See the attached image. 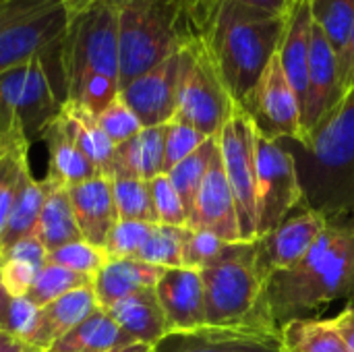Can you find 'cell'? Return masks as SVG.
Segmentation results:
<instances>
[{"instance_id": "1", "label": "cell", "mask_w": 354, "mask_h": 352, "mask_svg": "<svg viewBox=\"0 0 354 352\" xmlns=\"http://www.w3.org/2000/svg\"><path fill=\"white\" fill-rule=\"evenodd\" d=\"M340 299L354 303V224L330 222L295 268L266 280V305L280 328Z\"/></svg>"}, {"instance_id": "2", "label": "cell", "mask_w": 354, "mask_h": 352, "mask_svg": "<svg viewBox=\"0 0 354 352\" xmlns=\"http://www.w3.org/2000/svg\"><path fill=\"white\" fill-rule=\"evenodd\" d=\"M62 98L97 116L120 93L118 10L91 4L68 15L60 46Z\"/></svg>"}, {"instance_id": "3", "label": "cell", "mask_w": 354, "mask_h": 352, "mask_svg": "<svg viewBox=\"0 0 354 352\" xmlns=\"http://www.w3.org/2000/svg\"><path fill=\"white\" fill-rule=\"evenodd\" d=\"M286 17L218 0L205 41L226 89L241 108L247 106L272 58L278 54Z\"/></svg>"}, {"instance_id": "4", "label": "cell", "mask_w": 354, "mask_h": 352, "mask_svg": "<svg viewBox=\"0 0 354 352\" xmlns=\"http://www.w3.org/2000/svg\"><path fill=\"white\" fill-rule=\"evenodd\" d=\"M199 37L180 6L168 0H133L118 8L120 89L151 71L189 39Z\"/></svg>"}, {"instance_id": "5", "label": "cell", "mask_w": 354, "mask_h": 352, "mask_svg": "<svg viewBox=\"0 0 354 352\" xmlns=\"http://www.w3.org/2000/svg\"><path fill=\"white\" fill-rule=\"evenodd\" d=\"M201 280L207 326L280 330L266 305V282L253 268L251 243L234 257L201 270Z\"/></svg>"}, {"instance_id": "6", "label": "cell", "mask_w": 354, "mask_h": 352, "mask_svg": "<svg viewBox=\"0 0 354 352\" xmlns=\"http://www.w3.org/2000/svg\"><path fill=\"white\" fill-rule=\"evenodd\" d=\"M66 23L68 15L60 0H8L0 4V75L41 58L48 75L50 64L56 66L62 89L60 46Z\"/></svg>"}, {"instance_id": "7", "label": "cell", "mask_w": 354, "mask_h": 352, "mask_svg": "<svg viewBox=\"0 0 354 352\" xmlns=\"http://www.w3.org/2000/svg\"><path fill=\"white\" fill-rule=\"evenodd\" d=\"M234 108L236 102L222 81L205 35L189 39L180 48L178 106L172 120L187 122L205 137H216Z\"/></svg>"}, {"instance_id": "8", "label": "cell", "mask_w": 354, "mask_h": 352, "mask_svg": "<svg viewBox=\"0 0 354 352\" xmlns=\"http://www.w3.org/2000/svg\"><path fill=\"white\" fill-rule=\"evenodd\" d=\"M218 147L234 195L243 243L257 241L255 189H257V129L253 118L236 104L230 120L218 133Z\"/></svg>"}, {"instance_id": "9", "label": "cell", "mask_w": 354, "mask_h": 352, "mask_svg": "<svg viewBox=\"0 0 354 352\" xmlns=\"http://www.w3.org/2000/svg\"><path fill=\"white\" fill-rule=\"evenodd\" d=\"M303 201V185L297 162L280 141L257 131V189H255V228L257 239L280 226Z\"/></svg>"}, {"instance_id": "10", "label": "cell", "mask_w": 354, "mask_h": 352, "mask_svg": "<svg viewBox=\"0 0 354 352\" xmlns=\"http://www.w3.org/2000/svg\"><path fill=\"white\" fill-rule=\"evenodd\" d=\"M0 106L19 118L29 143L44 137L46 129L60 114L62 100L41 58H33L0 75Z\"/></svg>"}, {"instance_id": "11", "label": "cell", "mask_w": 354, "mask_h": 352, "mask_svg": "<svg viewBox=\"0 0 354 352\" xmlns=\"http://www.w3.org/2000/svg\"><path fill=\"white\" fill-rule=\"evenodd\" d=\"M328 214L322 210H305L295 218H286L272 232L251 243L253 268L266 282L270 276L295 268L319 241L328 228Z\"/></svg>"}, {"instance_id": "12", "label": "cell", "mask_w": 354, "mask_h": 352, "mask_svg": "<svg viewBox=\"0 0 354 352\" xmlns=\"http://www.w3.org/2000/svg\"><path fill=\"white\" fill-rule=\"evenodd\" d=\"M255 122V129L270 139H292L303 143V124H301V104L290 87L278 54L272 58L266 68L259 85L255 87L251 100L243 108Z\"/></svg>"}, {"instance_id": "13", "label": "cell", "mask_w": 354, "mask_h": 352, "mask_svg": "<svg viewBox=\"0 0 354 352\" xmlns=\"http://www.w3.org/2000/svg\"><path fill=\"white\" fill-rule=\"evenodd\" d=\"M178 81H180V50L143 73L127 87L120 89V98L135 112L145 127L168 124L176 116L178 106Z\"/></svg>"}, {"instance_id": "14", "label": "cell", "mask_w": 354, "mask_h": 352, "mask_svg": "<svg viewBox=\"0 0 354 352\" xmlns=\"http://www.w3.org/2000/svg\"><path fill=\"white\" fill-rule=\"evenodd\" d=\"M187 228L209 230L228 243H243L234 195L224 170L220 147L216 149L193 210L187 218Z\"/></svg>"}, {"instance_id": "15", "label": "cell", "mask_w": 354, "mask_h": 352, "mask_svg": "<svg viewBox=\"0 0 354 352\" xmlns=\"http://www.w3.org/2000/svg\"><path fill=\"white\" fill-rule=\"evenodd\" d=\"M153 352H284L280 330L266 328H197L170 332Z\"/></svg>"}, {"instance_id": "16", "label": "cell", "mask_w": 354, "mask_h": 352, "mask_svg": "<svg viewBox=\"0 0 354 352\" xmlns=\"http://www.w3.org/2000/svg\"><path fill=\"white\" fill-rule=\"evenodd\" d=\"M344 98L340 77H338V62L332 52L330 41L326 39L322 27L313 21L311 31V56H309V83H307V98L301 110V124H303V143H307L309 135L315 127L338 106Z\"/></svg>"}, {"instance_id": "17", "label": "cell", "mask_w": 354, "mask_h": 352, "mask_svg": "<svg viewBox=\"0 0 354 352\" xmlns=\"http://www.w3.org/2000/svg\"><path fill=\"white\" fill-rule=\"evenodd\" d=\"M156 295L166 315L168 334L207 326L201 272L189 268L164 270L156 284Z\"/></svg>"}, {"instance_id": "18", "label": "cell", "mask_w": 354, "mask_h": 352, "mask_svg": "<svg viewBox=\"0 0 354 352\" xmlns=\"http://www.w3.org/2000/svg\"><path fill=\"white\" fill-rule=\"evenodd\" d=\"M66 191L81 239L93 247L104 249L110 232L118 224L110 180L106 176H93L89 180L66 187Z\"/></svg>"}, {"instance_id": "19", "label": "cell", "mask_w": 354, "mask_h": 352, "mask_svg": "<svg viewBox=\"0 0 354 352\" xmlns=\"http://www.w3.org/2000/svg\"><path fill=\"white\" fill-rule=\"evenodd\" d=\"M330 170L346 168L354 162V83L338 106L315 127L303 145Z\"/></svg>"}, {"instance_id": "20", "label": "cell", "mask_w": 354, "mask_h": 352, "mask_svg": "<svg viewBox=\"0 0 354 352\" xmlns=\"http://www.w3.org/2000/svg\"><path fill=\"white\" fill-rule=\"evenodd\" d=\"M311 31H313V15L311 2L295 4L288 10L284 35L278 48L280 66L295 89L301 110L307 98V83H309V56H311Z\"/></svg>"}, {"instance_id": "21", "label": "cell", "mask_w": 354, "mask_h": 352, "mask_svg": "<svg viewBox=\"0 0 354 352\" xmlns=\"http://www.w3.org/2000/svg\"><path fill=\"white\" fill-rule=\"evenodd\" d=\"M164 274L162 268L145 263L141 259L131 257H108L104 268L93 278V293L97 307L110 309L124 297L143 290L153 288Z\"/></svg>"}, {"instance_id": "22", "label": "cell", "mask_w": 354, "mask_h": 352, "mask_svg": "<svg viewBox=\"0 0 354 352\" xmlns=\"http://www.w3.org/2000/svg\"><path fill=\"white\" fill-rule=\"evenodd\" d=\"M95 309H97V301H95L93 286L73 290L48 303L46 307L39 309L37 326L29 338V344L41 352H48L62 336H66Z\"/></svg>"}, {"instance_id": "23", "label": "cell", "mask_w": 354, "mask_h": 352, "mask_svg": "<svg viewBox=\"0 0 354 352\" xmlns=\"http://www.w3.org/2000/svg\"><path fill=\"white\" fill-rule=\"evenodd\" d=\"M164 141L166 124L145 127L133 139L116 145L106 178L110 180L116 176H131L151 180L164 174Z\"/></svg>"}, {"instance_id": "24", "label": "cell", "mask_w": 354, "mask_h": 352, "mask_svg": "<svg viewBox=\"0 0 354 352\" xmlns=\"http://www.w3.org/2000/svg\"><path fill=\"white\" fill-rule=\"evenodd\" d=\"M106 311L116 322V326L135 342L156 346L168 334L166 315L156 295V286L137 290Z\"/></svg>"}, {"instance_id": "25", "label": "cell", "mask_w": 354, "mask_h": 352, "mask_svg": "<svg viewBox=\"0 0 354 352\" xmlns=\"http://www.w3.org/2000/svg\"><path fill=\"white\" fill-rule=\"evenodd\" d=\"M41 139H46L48 143V154H50L48 178L50 180L62 187H71V185L89 180L93 176H102L100 170L89 162V158L77 145L62 112L46 129Z\"/></svg>"}, {"instance_id": "26", "label": "cell", "mask_w": 354, "mask_h": 352, "mask_svg": "<svg viewBox=\"0 0 354 352\" xmlns=\"http://www.w3.org/2000/svg\"><path fill=\"white\" fill-rule=\"evenodd\" d=\"M313 21L322 27L338 62L342 91L351 87V39L354 31V0H311Z\"/></svg>"}, {"instance_id": "27", "label": "cell", "mask_w": 354, "mask_h": 352, "mask_svg": "<svg viewBox=\"0 0 354 352\" xmlns=\"http://www.w3.org/2000/svg\"><path fill=\"white\" fill-rule=\"evenodd\" d=\"M46 183V199L39 212V220L35 226V239L44 245V249L56 251L64 245L83 241L75 214H73V205L68 199V191L66 187L50 180L48 176L44 178Z\"/></svg>"}, {"instance_id": "28", "label": "cell", "mask_w": 354, "mask_h": 352, "mask_svg": "<svg viewBox=\"0 0 354 352\" xmlns=\"http://www.w3.org/2000/svg\"><path fill=\"white\" fill-rule=\"evenodd\" d=\"M44 199H46V183L37 180L31 174V168L27 164L21 172L19 189H17V195L8 214V220L4 224V230L0 234V251L8 249L21 239L35 234Z\"/></svg>"}, {"instance_id": "29", "label": "cell", "mask_w": 354, "mask_h": 352, "mask_svg": "<svg viewBox=\"0 0 354 352\" xmlns=\"http://www.w3.org/2000/svg\"><path fill=\"white\" fill-rule=\"evenodd\" d=\"M133 342L135 340L116 326L108 311L97 307L89 317L75 326L48 352H106Z\"/></svg>"}, {"instance_id": "30", "label": "cell", "mask_w": 354, "mask_h": 352, "mask_svg": "<svg viewBox=\"0 0 354 352\" xmlns=\"http://www.w3.org/2000/svg\"><path fill=\"white\" fill-rule=\"evenodd\" d=\"M48 251L35 237H27L0 251V278L10 297H25L37 272L46 266Z\"/></svg>"}, {"instance_id": "31", "label": "cell", "mask_w": 354, "mask_h": 352, "mask_svg": "<svg viewBox=\"0 0 354 352\" xmlns=\"http://www.w3.org/2000/svg\"><path fill=\"white\" fill-rule=\"evenodd\" d=\"M60 112H62V116H64L77 145L81 147V151L100 170V174L106 176L108 168L112 164L116 145L102 131V127L97 124V118L87 108H83L79 104H73V102H64Z\"/></svg>"}, {"instance_id": "32", "label": "cell", "mask_w": 354, "mask_h": 352, "mask_svg": "<svg viewBox=\"0 0 354 352\" xmlns=\"http://www.w3.org/2000/svg\"><path fill=\"white\" fill-rule=\"evenodd\" d=\"M284 352H346L332 319L299 317L280 326Z\"/></svg>"}, {"instance_id": "33", "label": "cell", "mask_w": 354, "mask_h": 352, "mask_svg": "<svg viewBox=\"0 0 354 352\" xmlns=\"http://www.w3.org/2000/svg\"><path fill=\"white\" fill-rule=\"evenodd\" d=\"M218 149V135L216 137H207L189 158H185L180 164H176L166 176L170 178V183L174 185L183 205H185V212H187V218L193 210V203H195V197L201 189V183L207 174V168L212 164V158Z\"/></svg>"}, {"instance_id": "34", "label": "cell", "mask_w": 354, "mask_h": 352, "mask_svg": "<svg viewBox=\"0 0 354 352\" xmlns=\"http://www.w3.org/2000/svg\"><path fill=\"white\" fill-rule=\"evenodd\" d=\"M247 243H228L209 230H193L185 226L183 237V268L205 270L224 259L234 257Z\"/></svg>"}, {"instance_id": "35", "label": "cell", "mask_w": 354, "mask_h": 352, "mask_svg": "<svg viewBox=\"0 0 354 352\" xmlns=\"http://www.w3.org/2000/svg\"><path fill=\"white\" fill-rule=\"evenodd\" d=\"M112 195L118 212V220H135V222H149L158 224L149 180L131 178V176H116L110 178Z\"/></svg>"}, {"instance_id": "36", "label": "cell", "mask_w": 354, "mask_h": 352, "mask_svg": "<svg viewBox=\"0 0 354 352\" xmlns=\"http://www.w3.org/2000/svg\"><path fill=\"white\" fill-rule=\"evenodd\" d=\"M93 286V278L89 276H83V274H77V272H71L66 268H60V266H54V263H46L33 284L29 286L27 290V299L35 305V307H46L48 303L73 293V290H79V288H89Z\"/></svg>"}, {"instance_id": "37", "label": "cell", "mask_w": 354, "mask_h": 352, "mask_svg": "<svg viewBox=\"0 0 354 352\" xmlns=\"http://www.w3.org/2000/svg\"><path fill=\"white\" fill-rule=\"evenodd\" d=\"M183 237H185V226L180 228V226L153 224L137 259L158 266L162 270L183 268Z\"/></svg>"}, {"instance_id": "38", "label": "cell", "mask_w": 354, "mask_h": 352, "mask_svg": "<svg viewBox=\"0 0 354 352\" xmlns=\"http://www.w3.org/2000/svg\"><path fill=\"white\" fill-rule=\"evenodd\" d=\"M106 259H108L106 249L93 247L85 241H77V243L64 245L56 251H50L46 257V263H54V266L66 268L71 272L95 278V274L104 268Z\"/></svg>"}, {"instance_id": "39", "label": "cell", "mask_w": 354, "mask_h": 352, "mask_svg": "<svg viewBox=\"0 0 354 352\" xmlns=\"http://www.w3.org/2000/svg\"><path fill=\"white\" fill-rule=\"evenodd\" d=\"M95 118H97V124L102 127V131L108 135V139L114 145H120L143 131V124L139 122L135 112L127 106V102L120 98V93Z\"/></svg>"}, {"instance_id": "40", "label": "cell", "mask_w": 354, "mask_h": 352, "mask_svg": "<svg viewBox=\"0 0 354 352\" xmlns=\"http://www.w3.org/2000/svg\"><path fill=\"white\" fill-rule=\"evenodd\" d=\"M207 137L201 135L187 122L170 120L166 124V141H164V174H168L176 164L189 158Z\"/></svg>"}, {"instance_id": "41", "label": "cell", "mask_w": 354, "mask_h": 352, "mask_svg": "<svg viewBox=\"0 0 354 352\" xmlns=\"http://www.w3.org/2000/svg\"><path fill=\"white\" fill-rule=\"evenodd\" d=\"M153 224L149 222H135V220H118L114 230L106 241L108 257H131L137 259L141 247L145 245Z\"/></svg>"}, {"instance_id": "42", "label": "cell", "mask_w": 354, "mask_h": 352, "mask_svg": "<svg viewBox=\"0 0 354 352\" xmlns=\"http://www.w3.org/2000/svg\"><path fill=\"white\" fill-rule=\"evenodd\" d=\"M149 189H151V199H153L158 224L180 226V228L187 226L185 205H183L178 193L174 189V185L170 183V178L166 174H160V176L149 180Z\"/></svg>"}, {"instance_id": "43", "label": "cell", "mask_w": 354, "mask_h": 352, "mask_svg": "<svg viewBox=\"0 0 354 352\" xmlns=\"http://www.w3.org/2000/svg\"><path fill=\"white\" fill-rule=\"evenodd\" d=\"M37 317H39V307H35L27 297H12L6 311L4 332L29 344V338L37 326Z\"/></svg>"}, {"instance_id": "44", "label": "cell", "mask_w": 354, "mask_h": 352, "mask_svg": "<svg viewBox=\"0 0 354 352\" xmlns=\"http://www.w3.org/2000/svg\"><path fill=\"white\" fill-rule=\"evenodd\" d=\"M216 6H218V0H191V6H189V17H191V23L195 25V29L199 33H207L209 29V23L214 19V12H216Z\"/></svg>"}, {"instance_id": "45", "label": "cell", "mask_w": 354, "mask_h": 352, "mask_svg": "<svg viewBox=\"0 0 354 352\" xmlns=\"http://www.w3.org/2000/svg\"><path fill=\"white\" fill-rule=\"evenodd\" d=\"M332 324L340 334L346 352H354V303H348L336 317H332Z\"/></svg>"}, {"instance_id": "46", "label": "cell", "mask_w": 354, "mask_h": 352, "mask_svg": "<svg viewBox=\"0 0 354 352\" xmlns=\"http://www.w3.org/2000/svg\"><path fill=\"white\" fill-rule=\"evenodd\" d=\"M249 8H257L270 15H278V17H286L290 10V0H230Z\"/></svg>"}, {"instance_id": "47", "label": "cell", "mask_w": 354, "mask_h": 352, "mask_svg": "<svg viewBox=\"0 0 354 352\" xmlns=\"http://www.w3.org/2000/svg\"><path fill=\"white\" fill-rule=\"evenodd\" d=\"M62 2V6H64V10H66V15H73V12H79V10H83V8H87V6H91V4H108V6H112V8H120L122 4H127V2H133V0H60Z\"/></svg>"}, {"instance_id": "48", "label": "cell", "mask_w": 354, "mask_h": 352, "mask_svg": "<svg viewBox=\"0 0 354 352\" xmlns=\"http://www.w3.org/2000/svg\"><path fill=\"white\" fill-rule=\"evenodd\" d=\"M0 352H41L39 349L6 334L4 330H0Z\"/></svg>"}, {"instance_id": "49", "label": "cell", "mask_w": 354, "mask_h": 352, "mask_svg": "<svg viewBox=\"0 0 354 352\" xmlns=\"http://www.w3.org/2000/svg\"><path fill=\"white\" fill-rule=\"evenodd\" d=\"M17 124H21L19 118H17L8 108L0 106V139H4Z\"/></svg>"}, {"instance_id": "50", "label": "cell", "mask_w": 354, "mask_h": 352, "mask_svg": "<svg viewBox=\"0 0 354 352\" xmlns=\"http://www.w3.org/2000/svg\"><path fill=\"white\" fill-rule=\"evenodd\" d=\"M23 137H25L23 127H21V124H17V127H15V129L4 137V139H0V158H2V156H4V154H6L15 143H17V141H19V139H23Z\"/></svg>"}, {"instance_id": "51", "label": "cell", "mask_w": 354, "mask_h": 352, "mask_svg": "<svg viewBox=\"0 0 354 352\" xmlns=\"http://www.w3.org/2000/svg\"><path fill=\"white\" fill-rule=\"evenodd\" d=\"M10 295L6 293L2 278H0V330H4V322H6V311H8V303H10Z\"/></svg>"}, {"instance_id": "52", "label": "cell", "mask_w": 354, "mask_h": 352, "mask_svg": "<svg viewBox=\"0 0 354 352\" xmlns=\"http://www.w3.org/2000/svg\"><path fill=\"white\" fill-rule=\"evenodd\" d=\"M106 352H153V346H149V344H141V342H133V344H127V346L112 349V351H106Z\"/></svg>"}, {"instance_id": "53", "label": "cell", "mask_w": 354, "mask_h": 352, "mask_svg": "<svg viewBox=\"0 0 354 352\" xmlns=\"http://www.w3.org/2000/svg\"><path fill=\"white\" fill-rule=\"evenodd\" d=\"M354 83V31H353V39H351V87ZM348 87V89H351Z\"/></svg>"}, {"instance_id": "54", "label": "cell", "mask_w": 354, "mask_h": 352, "mask_svg": "<svg viewBox=\"0 0 354 352\" xmlns=\"http://www.w3.org/2000/svg\"><path fill=\"white\" fill-rule=\"evenodd\" d=\"M301 2H311V0H290V8H292L295 4H301Z\"/></svg>"}, {"instance_id": "55", "label": "cell", "mask_w": 354, "mask_h": 352, "mask_svg": "<svg viewBox=\"0 0 354 352\" xmlns=\"http://www.w3.org/2000/svg\"><path fill=\"white\" fill-rule=\"evenodd\" d=\"M4 2H8V0H0V4H4Z\"/></svg>"}, {"instance_id": "56", "label": "cell", "mask_w": 354, "mask_h": 352, "mask_svg": "<svg viewBox=\"0 0 354 352\" xmlns=\"http://www.w3.org/2000/svg\"><path fill=\"white\" fill-rule=\"evenodd\" d=\"M4 156H6V154H4ZM0 160H2V158H0Z\"/></svg>"}]
</instances>
